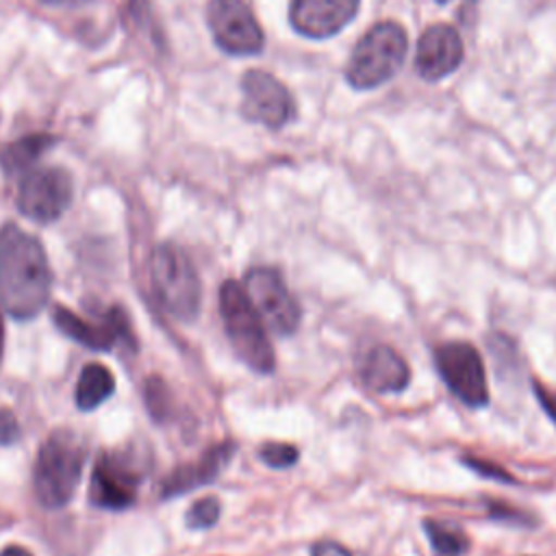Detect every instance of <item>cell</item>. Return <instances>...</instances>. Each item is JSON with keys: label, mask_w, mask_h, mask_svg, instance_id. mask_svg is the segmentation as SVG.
I'll list each match as a JSON object with an SVG mask.
<instances>
[{"label": "cell", "mask_w": 556, "mask_h": 556, "mask_svg": "<svg viewBox=\"0 0 556 556\" xmlns=\"http://www.w3.org/2000/svg\"><path fill=\"white\" fill-rule=\"evenodd\" d=\"M206 22L215 43L235 56L258 54L265 37L245 0H208Z\"/></svg>", "instance_id": "8"}, {"label": "cell", "mask_w": 556, "mask_h": 556, "mask_svg": "<svg viewBox=\"0 0 556 556\" xmlns=\"http://www.w3.org/2000/svg\"><path fill=\"white\" fill-rule=\"evenodd\" d=\"M72 202V178L61 167L28 169L20 182L17 208L33 222L59 219Z\"/></svg>", "instance_id": "9"}, {"label": "cell", "mask_w": 556, "mask_h": 556, "mask_svg": "<svg viewBox=\"0 0 556 556\" xmlns=\"http://www.w3.org/2000/svg\"><path fill=\"white\" fill-rule=\"evenodd\" d=\"M258 458L274 469H285V467H291L298 463L300 450L289 443H265L258 450Z\"/></svg>", "instance_id": "22"}, {"label": "cell", "mask_w": 556, "mask_h": 556, "mask_svg": "<svg viewBox=\"0 0 556 556\" xmlns=\"http://www.w3.org/2000/svg\"><path fill=\"white\" fill-rule=\"evenodd\" d=\"M243 291L261 315L263 324L276 334H293L300 326L302 311L282 276L271 267H254L245 274Z\"/></svg>", "instance_id": "7"}, {"label": "cell", "mask_w": 556, "mask_h": 556, "mask_svg": "<svg viewBox=\"0 0 556 556\" xmlns=\"http://www.w3.org/2000/svg\"><path fill=\"white\" fill-rule=\"evenodd\" d=\"M219 513H222L219 500L208 495V497H202V500H198V502L191 504V508L187 510L185 523H187V528H191V530H206V528H211V526L217 523Z\"/></svg>", "instance_id": "21"}, {"label": "cell", "mask_w": 556, "mask_h": 556, "mask_svg": "<svg viewBox=\"0 0 556 556\" xmlns=\"http://www.w3.org/2000/svg\"><path fill=\"white\" fill-rule=\"evenodd\" d=\"M463 463H465L469 469H473L476 473L484 476V478H491V480H500V482H513V480H515V478H513L508 471H504L500 465H495V463H491V460H486V458L463 456Z\"/></svg>", "instance_id": "23"}, {"label": "cell", "mask_w": 556, "mask_h": 556, "mask_svg": "<svg viewBox=\"0 0 556 556\" xmlns=\"http://www.w3.org/2000/svg\"><path fill=\"white\" fill-rule=\"evenodd\" d=\"M52 321L63 334H67L70 339H74L76 343L89 350H111L117 341H126L130 348L137 345L130 324L126 319V313L122 308H111L106 313L104 324H93V321H85L70 308L54 306Z\"/></svg>", "instance_id": "12"}, {"label": "cell", "mask_w": 556, "mask_h": 556, "mask_svg": "<svg viewBox=\"0 0 556 556\" xmlns=\"http://www.w3.org/2000/svg\"><path fill=\"white\" fill-rule=\"evenodd\" d=\"M235 443L226 441L219 445H213L211 450H206L202 454V458H198L191 465H182L178 469H174L161 484V495L163 497H174V495H182L187 491H193L202 484L213 482L222 469L230 463L232 454H235Z\"/></svg>", "instance_id": "16"}, {"label": "cell", "mask_w": 556, "mask_h": 556, "mask_svg": "<svg viewBox=\"0 0 556 556\" xmlns=\"http://www.w3.org/2000/svg\"><path fill=\"white\" fill-rule=\"evenodd\" d=\"M437 2H447V0H437Z\"/></svg>", "instance_id": "30"}, {"label": "cell", "mask_w": 556, "mask_h": 556, "mask_svg": "<svg viewBox=\"0 0 556 556\" xmlns=\"http://www.w3.org/2000/svg\"><path fill=\"white\" fill-rule=\"evenodd\" d=\"M143 400L148 406V413L154 421L163 424L174 415V397L169 387L165 384L163 378L150 376L143 384Z\"/></svg>", "instance_id": "20"}, {"label": "cell", "mask_w": 556, "mask_h": 556, "mask_svg": "<svg viewBox=\"0 0 556 556\" xmlns=\"http://www.w3.org/2000/svg\"><path fill=\"white\" fill-rule=\"evenodd\" d=\"M241 113L245 119L267 128H282L295 115V100L291 91L269 72L250 70L241 78Z\"/></svg>", "instance_id": "10"}, {"label": "cell", "mask_w": 556, "mask_h": 556, "mask_svg": "<svg viewBox=\"0 0 556 556\" xmlns=\"http://www.w3.org/2000/svg\"><path fill=\"white\" fill-rule=\"evenodd\" d=\"M0 556H33V554L26 547H22V545H7L0 552Z\"/></svg>", "instance_id": "27"}, {"label": "cell", "mask_w": 556, "mask_h": 556, "mask_svg": "<svg viewBox=\"0 0 556 556\" xmlns=\"http://www.w3.org/2000/svg\"><path fill=\"white\" fill-rule=\"evenodd\" d=\"M311 556H352V552L348 547H343L341 543L334 541H319L313 545Z\"/></svg>", "instance_id": "26"}, {"label": "cell", "mask_w": 556, "mask_h": 556, "mask_svg": "<svg viewBox=\"0 0 556 556\" xmlns=\"http://www.w3.org/2000/svg\"><path fill=\"white\" fill-rule=\"evenodd\" d=\"M219 315L237 356L256 374H271L276 367L274 348L243 285L226 280L219 287Z\"/></svg>", "instance_id": "3"}, {"label": "cell", "mask_w": 556, "mask_h": 556, "mask_svg": "<svg viewBox=\"0 0 556 556\" xmlns=\"http://www.w3.org/2000/svg\"><path fill=\"white\" fill-rule=\"evenodd\" d=\"M56 143V137L48 132H30L0 148V167L7 176L28 172L39 156Z\"/></svg>", "instance_id": "17"}, {"label": "cell", "mask_w": 556, "mask_h": 556, "mask_svg": "<svg viewBox=\"0 0 556 556\" xmlns=\"http://www.w3.org/2000/svg\"><path fill=\"white\" fill-rule=\"evenodd\" d=\"M52 274L43 245L15 224L0 228V306L15 319H30L50 298Z\"/></svg>", "instance_id": "1"}, {"label": "cell", "mask_w": 556, "mask_h": 556, "mask_svg": "<svg viewBox=\"0 0 556 556\" xmlns=\"http://www.w3.org/2000/svg\"><path fill=\"white\" fill-rule=\"evenodd\" d=\"M363 384L376 393H400L410 382V369L402 354L391 345L378 343L358 363Z\"/></svg>", "instance_id": "15"}, {"label": "cell", "mask_w": 556, "mask_h": 556, "mask_svg": "<svg viewBox=\"0 0 556 556\" xmlns=\"http://www.w3.org/2000/svg\"><path fill=\"white\" fill-rule=\"evenodd\" d=\"M46 4H54V7H80V4H87L91 0H41Z\"/></svg>", "instance_id": "28"}, {"label": "cell", "mask_w": 556, "mask_h": 556, "mask_svg": "<svg viewBox=\"0 0 556 556\" xmlns=\"http://www.w3.org/2000/svg\"><path fill=\"white\" fill-rule=\"evenodd\" d=\"M361 0H291V26L313 39L339 33L358 11Z\"/></svg>", "instance_id": "14"}, {"label": "cell", "mask_w": 556, "mask_h": 556, "mask_svg": "<svg viewBox=\"0 0 556 556\" xmlns=\"http://www.w3.org/2000/svg\"><path fill=\"white\" fill-rule=\"evenodd\" d=\"M424 530L432 545L434 556H463L469 547V539L463 532V528L452 526L447 521L426 519Z\"/></svg>", "instance_id": "19"}, {"label": "cell", "mask_w": 556, "mask_h": 556, "mask_svg": "<svg viewBox=\"0 0 556 556\" xmlns=\"http://www.w3.org/2000/svg\"><path fill=\"white\" fill-rule=\"evenodd\" d=\"M463 61V39L458 30L450 24H432L428 26L415 52L417 74L426 80H439L452 74Z\"/></svg>", "instance_id": "13"}, {"label": "cell", "mask_w": 556, "mask_h": 556, "mask_svg": "<svg viewBox=\"0 0 556 556\" xmlns=\"http://www.w3.org/2000/svg\"><path fill=\"white\" fill-rule=\"evenodd\" d=\"M406 30L402 24L384 20L374 24L354 46L345 78L354 89H374L387 83L404 63Z\"/></svg>", "instance_id": "4"}, {"label": "cell", "mask_w": 556, "mask_h": 556, "mask_svg": "<svg viewBox=\"0 0 556 556\" xmlns=\"http://www.w3.org/2000/svg\"><path fill=\"white\" fill-rule=\"evenodd\" d=\"M150 269L161 306L180 321H193L200 311L202 285L189 256L174 243H161L152 252Z\"/></svg>", "instance_id": "5"}, {"label": "cell", "mask_w": 556, "mask_h": 556, "mask_svg": "<svg viewBox=\"0 0 556 556\" xmlns=\"http://www.w3.org/2000/svg\"><path fill=\"white\" fill-rule=\"evenodd\" d=\"M115 391V378L109 367L89 363L83 367L76 384V404L80 410H93Z\"/></svg>", "instance_id": "18"}, {"label": "cell", "mask_w": 556, "mask_h": 556, "mask_svg": "<svg viewBox=\"0 0 556 556\" xmlns=\"http://www.w3.org/2000/svg\"><path fill=\"white\" fill-rule=\"evenodd\" d=\"M2 350H4V324H2V315H0V361H2Z\"/></svg>", "instance_id": "29"}, {"label": "cell", "mask_w": 556, "mask_h": 556, "mask_svg": "<svg viewBox=\"0 0 556 556\" xmlns=\"http://www.w3.org/2000/svg\"><path fill=\"white\" fill-rule=\"evenodd\" d=\"M20 437V424L9 408H0V445H11Z\"/></svg>", "instance_id": "24"}, {"label": "cell", "mask_w": 556, "mask_h": 556, "mask_svg": "<svg viewBox=\"0 0 556 556\" xmlns=\"http://www.w3.org/2000/svg\"><path fill=\"white\" fill-rule=\"evenodd\" d=\"M87 450L72 430H54L39 447L33 467V489L41 506H65L80 484Z\"/></svg>", "instance_id": "2"}, {"label": "cell", "mask_w": 556, "mask_h": 556, "mask_svg": "<svg viewBox=\"0 0 556 556\" xmlns=\"http://www.w3.org/2000/svg\"><path fill=\"white\" fill-rule=\"evenodd\" d=\"M434 363L445 387L467 406L480 408L489 402L484 363L478 350L465 341H450L434 350Z\"/></svg>", "instance_id": "6"}, {"label": "cell", "mask_w": 556, "mask_h": 556, "mask_svg": "<svg viewBox=\"0 0 556 556\" xmlns=\"http://www.w3.org/2000/svg\"><path fill=\"white\" fill-rule=\"evenodd\" d=\"M139 471L122 454H102L91 471V502L100 508L124 510L135 504Z\"/></svg>", "instance_id": "11"}, {"label": "cell", "mask_w": 556, "mask_h": 556, "mask_svg": "<svg viewBox=\"0 0 556 556\" xmlns=\"http://www.w3.org/2000/svg\"><path fill=\"white\" fill-rule=\"evenodd\" d=\"M532 387H534V395H536V400H539V404L543 406V410H545V415L556 424V393L554 391H549L547 387H543L541 382H532Z\"/></svg>", "instance_id": "25"}]
</instances>
